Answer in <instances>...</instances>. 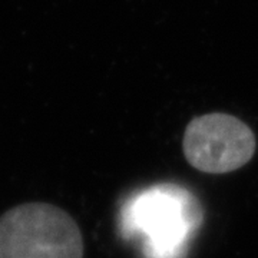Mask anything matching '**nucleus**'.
<instances>
[{"instance_id": "1", "label": "nucleus", "mask_w": 258, "mask_h": 258, "mask_svg": "<svg viewBox=\"0 0 258 258\" xmlns=\"http://www.w3.org/2000/svg\"><path fill=\"white\" fill-rule=\"evenodd\" d=\"M120 217L123 234L141 237L147 258H184L204 214L192 192L179 185L159 184L131 197Z\"/></svg>"}, {"instance_id": "2", "label": "nucleus", "mask_w": 258, "mask_h": 258, "mask_svg": "<svg viewBox=\"0 0 258 258\" xmlns=\"http://www.w3.org/2000/svg\"><path fill=\"white\" fill-rule=\"evenodd\" d=\"M74 218L55 205L29 203L0 217V258H82Z\"/></svg>"}, {"instance_id": "3", "label": "nucleus", "mask_w": 258, "mask_h": 258, "mask_svg": "<svg viewBox=\"0 0 258 258\" xmlns=\"http://www.w3.org/2000/svg\"><path fill=\"white\" fill-rule=\"evenodd\" d=\"M182 149L186 161L207 174H228L248 164L255 152L249 126L228 113H207L185 129Z\"/></svg>"}]
</instances>
